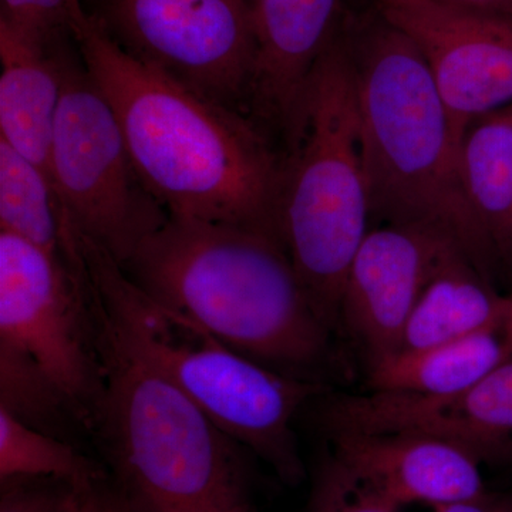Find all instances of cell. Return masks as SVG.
I'll return each mask as SVG.
<instances>
[{
    "label": "cell",
    "instance_id": "4fadbf2b",
    "mask_svg": "<svg viewBox=\"0 0 512 512\" xmlns=\"http://www.w3.org/2000/svg\"><path fill=\"white\" fill-rule=\"evenodd\" d=\"M342 0H249L256 60L248 114L288 144L316 64L338 30Z\"/></svg>",
    "mask_w": 512,
    "mask_h": 512
},
{
    "label": "cell",
    "instance_id": "5b68a950",
    "mask_svg": "<svg viewBox=\"0 0 512 512\" xmlns=\"http://www.w3.org/2000/svg\"><path fill=\"white\" fill-rule=\"evenodd\" d=\"M94 325L104 392L92 436L136 511L256 512L247 450L156 367Z\"/></svg>",
    "mask_w": 512,
    "mask_h": 512
},
{
    "label": "cell",
    "instance_id": "603a6c76",
    "mask_svg": "<svg viewBox=\"0 0 512 512\" xmlns=\"http://www.w3.org/2000/svg\"><path fill=\"white\" fill-rule=\"evenodd\" d=\"M76 487L53 477L0 478V512H66Z\"/></svg>",
    "mask_w": 512,
    "mask_h": 512
},
{
    "label": "cell",
    "instance_id": "8fae6325",
    "mask_svg": "<svg viewBox=\"0 0 512 512\" xmlns=\"http://www.w3.org/2000/svg\"><path fill=\"white\" fill-rule=\"evenodd\" d=\"M456 251L461 248L451 239L429 229H369L350 264L340 303V335L360 349L367 370L399 355L421 293Z\"/></svg>",
    "mask_w": 512,
    "mask_h": 512
},
{
    "label": "cell",
    "instance_id": "44dd1931",
    "mask_svg": "<svg viewBox=\"0 0 512 512\" xmlns=\"http://www.w3.org/2000/svg\"><path fill=\"white\" fill-rule=\"evenodd\" d=\"M305 512H512V493L490 491L467 503L397 504L367 491L328 450L315 468Z\"/></svg>",
    "mask_w": 512,
    "mask_h": 512
},
{
    "label": "cell",
    "instance_id": "d6986e66",
    "mask_svg": "<svg viewBox=\"0 0 512 512\" xmlns=\"http://www.w3.org/2000/svg\"><path fill=\"white\" fill-rule=\"evenodd\" d=\"M0 410L69 443L77 431L87 433L55 380L28 353L5 340H0Z\"/></svg>",
    "mask_w": 512,
    "mask_h": 512
},
{
    "label": "cell",
    "instance_id": "7c38bea8",
    "mask_svg": "<svg viewBox=\"0 0 512 512\" xmlns=\"http://www.w3.org/2000/svg\"><path fill=\"white\" fill-rule=\"evenodd\" d=\"M326 450L367 491L397 504L467 503L490 493L483 464L450 441L412 431H339Z\"/></svg>",
    "mask_w": 512,
    "mask_h": 512
},
{
    "label": "cell",
    "instance_id": "8992f818",
    "mask_svg": "<svg viewBox=\"0 0 512 512\" xmlns=\"http://www.w3.org/2000/svg\"><path fill=\"white\" fill-rule=\"evenodd\" d=\"M285 158L282 242L313 309L340 336L346 276L372 220L355 60L340 32L313 70Z\"/></svg>",
    "mask_w": 512,
    "mask_h": 512
},
{
    "label": "cell",
    "instance_id": "5bb4252c",
    "mask_svg": "<svg viewBox=\"0 0 512 512\" xmlns=\"http://www.w3.org/2000/svg\"><path fill=\"white\" fill-rule=\"evenodd\" d=\"M70 40L72 32L45 37L0 18V138L49 177L63 55Z\"/></svg>",
    "mask_w": 512,
    "mask_h": 512
},
{
    "label": "cell",
    "instance_id": "30bf717a",
    "mask_svg": "<svg viewBox=\"0 0 512 512\" xmlns=\"http://www.w3.org/2000/svg\"><path fill=\"white\" fill-rule=\"evenodd\" d=\"M419 49L463 143L474 121L512 106V18L433 0H376Z\"/></svg>",
    "mask_w": 512,
    "mask_h": 512
},
{
    "label": "cell",
    "instance_id": "9c48e42d",
    "mask_svg": "<svg viewBox=\"0 0 512 512\" xmlns=\"http://www.w3.org/2000/svg\"><path fill=\"white\" fill-rule=\"evenodd\" d=\"M0 340L45 369L92 436L103 366L82 275L63 247L52 254L0 231Z\"/></svg>",
    "mask_w": 512,
    "mask_h": 512
},
{
    "label": "cell",
    "instance_id": "ba28073f",
    "mask_svg": "<svg viewBox=\"0 0 512 512\" xmlns=\"http://www.w3.org/2000/svg\"><path fill=\"white\" fill-rule=\"evenodd\" d=\"M128 55L247 114L256 60L249 0H83Z\"/></svg>",
    "mask_w": 512,
    "mask_h": 512
},
{
    "label": "cell",
    "instance_id": "ffe728a7",
    "mask_svg": "<svg viewBox=\"0 0 512 512\" xmlns=\"http://www.w3.org/2000/svg\"><path fill=\"white\" fill-rule=\"evenodd\" d=\"M53 477L77 487L110 476L73 443L26 426L0 410V478Z\"/></svg>",
    "mask_w": 512,
    "mask_h": 512
},
{
    "label": "cell",
    "instance_id": "7402d4cb",
    "mask_svg": "<svg viewBox=\"0 0 512 512\" xmlns=\"http://www.w3.org/2000/svg\"><path fill=\"white\" fill-rule=\"evenodd\" d=\"M467 409L488 463H512V357L471 387Z\"/></svg>",
    "mask_w": 512,
    "mask_h": 512
},
{
    "label": "cell",
    "instance_id": "d4e9b609",
    "mask_svg": "<svg viewBox=\"0 0 512 512\" xmlns=\"http://www.w3.org/2000/svg\"><path fill=\"white\" fill-rule=\"evenodd\" d=\"M66 512H137L111 477L74 488Z\"/></svg>",
    "mask_w": 512,
    "mask_h": 512
},
{
    "label": "cell",
    "instance_id": "277c9868",
    "mask_svg": "<svg viewBox=\"0 0 512 512\" xmlns=\"http://www.w3.org/2000/svg\"><path fill=\"white\" fill-rule=\"evenodd\" d=\"M350 46L370 218L444 235L494 284L503 265L468 198L463 143L419 49L382 18Z\"/></svg>",
    "mask_w": 512,
    "mask_h": 512
},
{
    "label": "cell",
    "instance_id": "52a82bcc",
    "mask_svg": "<svg viewBox=\"0 0 512 512\" xmlns=\"http://www.w3.org/2000/svg\"><path fill=\"white\" fill-rule=\"evenodd\" d=\"M50 177L64 214L120 265L170 217L141 180L119 120L73 36L63 55Z\"/></svg>",
    "mask_w": 512,
    "mask_h": 512
},
{
    "label": "cell",
    "instance_id": "2e32d148",
    "mask_svg": "<svg viewBox=\"0 0 512 512\" xmlns=\"http://www.w3.org/2000/svg\"><path fill=\"white\" fill-rule=\"evenodd\" d=\"M510 296L498 292L464 252H453L414 306L400 353L437 348L481 328L507 308Z\"/></svg>",
    "mask_w": 512,
    "mask_h": 512
},
{
    "label": "cell",
    "instance_id": "484cf974",
    "mask_svg": "<svg viewBox=\"0 0 512 512\" xmlns=\"http://www.w3.org/2000/svg\"><path fill=\"white\" fill-rule=\"evenodd\" d=\"M433 2L512 18V0H433Z\"/></svg>",
    "mask_w": 512,
    "mask_h": 512
},
{
    "label": "cell",
    "instance_id": "6da1fadb",
    "mask_svg": "<svg viewBox=\"0 0 512 512\" xmlns=\"http://www.w3.org/2000/svg\"><path fill=\"white\" fill-rule=\"evenodd\" d=\"M69 28L119 120L141 180L168 214L282 241L286 158L264 128L128 55L86 12L83 0L72 5Z\"/></svg>",
    "mask_w": 512,
    "mask_h": 512
},
{
    "label": "cell",
    "instance_id": "7a4b0ae2",
    "mask_svg": "<svg viewBox=\"0 0 512 512\" xmlns=\"http://www.w3.org/2000/svg\"><path fill=\"white\" fill-rule=\"evenodd\" d=\"M120 266L229 348L284 375L326 383L336 336L313 309L281 239L170 215Z\"/></svg>",
    "mask_w": 512,
    "mask_h": 512
},
{
    "label": "cell",
    "instance_id": "3957f363",
    "mask_svg": "<svg viewBox=\"0 0 512 512\" xmlns=\"http://www.w3.org/2000/svg\"><path fill=\"white\" fill-rule=\"evenodd\" d=\"M62 220L63 248L82 275L94 322L156 367L279 480L301 484L306 470L293 423L332 387L276 372L229 348L134 284L64 211Z\"/></svg>",
    "mask_w": 512,
    "mask_h": 512
},
{
    "label": "cell",
    "instance_id": "e0dca14e",
    "mask_svg": "<svg viewBox=\"0 0 512 512\" xmlns=\"http://www.w3.org/2000/svg\"><path fill=\"white\" fill-rule=\"evenodd\" d=\"M461 171L501 265L512 269V106L471 124L461 146Z\"/></svg>",
    "mask_w": 512,
    "mask_h": 512
},
{
    "label": "cell",
    "instance_id": "ac0fdd59",
    "mask_svg": "<svg viewBox=\"0 0 512 512\" xmlns=\"http://www.w3.org/2000/svg\"><path fill=\"white\" fill-rule=\"evenodd\" d=\"M0 231L62 254V204L42 167L0 138Z\"/></svg>",
    "mask_w": 512,
    "mask_h": 512
},
{
    "label": "cell",
    "instance_id": "9a60e30c",
    "mask_svg": "<svg viewBox=\"0 0 512 512\" xmlns=\"http://www.w3.org/2000/svg\"><path fill=\"white\" fill-rule=\"evenodd\" d=\"M507 308L484 326L423 352L399 353L367 370L365 392L440 396L483 380L512 357V289Z\"/></svg>",
    "mask_w": 512,
    "mask_h": 512
},
{
    "label": "cell",
    "instance_id": "cb8c5ba5",
    "mask_svg": "<svg viewBox=\"0 0 512 512\" xmlns=\"http://www.w3.org/2000/svg\"><path fill=\"white\" fill-rule=\"evenodd\" d=\"M76 0H2L0 18L13 25L53 37L69 32L70 9Z\"/></svg>",
    "mask_w": 512,
    "mask_h": 512
}]
</instances>
